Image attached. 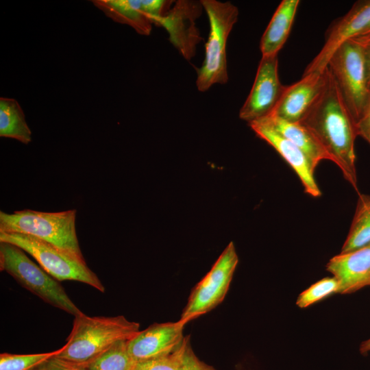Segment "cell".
I'll return each instance as SVG.
<instances>
[{"instance_id":"cell-1","label":"cell","mask_w":370,"mask_h":370,"mask_svg":"<svg viewBox=\"0 0 370 370\" xmlns=\"http://www.w3.org/2000/svg\"><path fill=\"white\" fill-rule=\"evenodd\" d=\"M301 123L314 135L345 179L358 193L356 125L328 67L325 86Z\"/></svg>"},{"instance_id":"cell-2","label":"cell","mask_w":370,"mask_h":370,"mask_svg":"<svg viewBox=\"0 0 370 370\" xmlns=\"http://www.w3.org/2000/svg\"><path fill=\"white\" fill-rule=\"evenodd\" d=\"M72 330L57 356L86 364L114 344L129 341L139 331L140 324L123 315L90 317L82 312L74 317Z\"/></svg>"},{"instance_id":"cell-3","label":"cell","mask_w":370,"mask_h":370,"mask_svg":"<svg viewBox=\"0 0 370 370\" xmlns=\"http://www.w3.org/2000/svg\"><path fill=\"white\" fill-rule=\"evenodd\" d=\"M76 210L47 212L25 209L0 211V232L29 235L84 259L75 230Z\"/></svg>"},{"instance_id":"cell-4","label":"cell","mask_w":370,"mask_h":370,"mask_svg":"<svg viewBox=\"0 0 370 370\" xmlns=\"http://www.w3.org/2000/svg\"><path fill=\"white\" fill-rule=\"evenodd\" d=\"M210 24L205 45V57L197 69L196 86L199 91H207L216 84L228 82L226 45L229 35L237 22L238 8L230 1L201 0Z\"/></svg>"},{"instance_id":"cell-5","label":"cell","mask_w":370,"mask_h":370,"mask_svg":"<svg viewBox=\"0 0 370 370\" xmlns=\"http://www.w3.org/2000/svg\"><path fill=\"white\" fill-rule=\"evenodd\" d=\"M0 270L49 305L74 317L82 312L70 299L60 282L33 262L15 245L0 242Z\"/></svg>"},{"instance_id":"cell-6","label":"cell","mask_w":370,"mask_h":370,"mask_svg":"<svg viewBox=\"0 0 370 370\" xmlns=\"http://www.w3.org/2000/svg\"><path fill=\"white\" fill-rule=\"evenodd\" d=\"M0 242L9 243L34 258L40 267L58 281L73 280L88 284L104 293L105 287L97 275L81 259L34 236L0 232Z\"/></svg>"},{"instance_id":"cell-7","label":"cell","mask_w":370,"mask_h":370,"mask_svg":"<svg viewBox=\"0 0 370 370\" xmlns=\"http://www.w3.org/2000/svg\"><path fill=\"white\" fill-rule=\"evenodd\" d=\"M327 67L356 125L362 115L369 91L359 38L354 37L341 45L331 56Z\"/></svg>"},{"instance_id":"cell-8","label":"cell","mask_w":370,"mask_h":370,"mask_svg":"<svg viewBox=\"0 0 370 370\" xmlns=\"http://www.w3.org/2000/svg\"><path fill=\"white\" fill-rule=\"evenodd\" d=\"M238 263L234 244L230 242L192 290L180 320L186 324L219 306L228 292Z\"/></svg>"},{"instance_id":"cell-9","label":"cell","mask_w":370,"mask_h":370,"mask_svg":"<svg viewBox=\"0 0 370 370\" xmlns=\"http://www.w3.org/2000/svg\"><path fill=\"white\" fill-rule=\"evenodd\" d=\"M284 87L278 75V55L262 56L252 88L239 111L240 119L249 124L270 116Z\"/></svg>"},{"instance_id":"cell-10","label":"cell","mask_w":370,"mask_h":370,"mask_svg":"<svg viewBox=\"0 0 370 370\" xmlns=\"http://www.w3.org/2000/svg\"><path fill=\"white\" fill-rule=\"evenodd\" d=\"M203 10L201 1L178 0L156 23L166 29L169 40L186 60L194 58L202 40L196 21Z\"/></svg>"},{"instance_id":"cell-11","label":"cell","mask_w":370,"mask_h":370,"mask_svg":"<svg viewBox=\"0 0 370 370\" xmlns=\"http://www.w3.org/2000/svg\"><path fill=\"white\" fill-rule=\"evenodd\" d=\"M185 325L180 320L153 323L127 341L128 352L135 362L169 355L184 344Z\"/></svg>"},{"instance_id":"cell-12","label":"cell","mask_w":370,"mask_h":370,"mask_svg":"<svg viewBox=\"0 0 370 370\" xmlns=\"http://www.w3.org/2000/svg\"><path fill=\"white\" fill-rule=\"evenodd\" d=\"M95 5L116 22L132 27L138 34L149 36L173 3L166 0H96Z\"/></svg>"},{"instance_id":"cell-13","label":"cell","mask_w":370,"mask_h":370,"mask_svg":"<svg viewBox=\"0 0 370 370\" xmlns=\"http://www.w3.org/2000/svg\"><path fill=\"white\" fill-rule=\"evenodd\" d=\"M327 79V67L322 71L304 74L297 82L285 86L271 116L291 123H301L321 93Z\"/></svg>"},{"instance_id":"cell-14","label":"cell","mask_w":370,"mask_h":370,"mask_svg":"<svg viewBox=\"0 0 370 370\" xmlns=\"http://www.w3.org/2000/svg\"><path fill=\"white\" fill-rule=\"evenodd\" d=\"M370 23V0L356 2L349 12L330 29L319 53L304 74L322 71L335 51L346 41L360 36Z\"/></svg>"},{"instance_id":"cell-15","label":"cell","mask_w":370,"mask_h":370,"mask_svg":"<svg viewBox=\"0 0 370 370\" xmlns=\"http://www.w3.org/2000/svg\"><path fill=\"white\" fill-rule=\"evenodd\" d=\"M249 125L259 138L275 149L293 169L306 193L314 197L321 196V190L314 178L316 167L299 147L282 136L264 120L251 123Z\"/></svg>"},{"instance_id":"cell-16","label":"cell","mask_w":370,"mask_h":370,"mask_svg":"<svg viewBox=\"0 0 370 370\" xmlns=\"http://www.w3.org/2000/svg\"><path fill=\"white\" fill-rule=\"evenodd\" d=\"M326 269L340 284V294L354 293L370 286V243L332 257Z\"/></svg>"},{"instance_id":"cell-17","label":"cell","mask_w":370,"mask_h":370,"mask_svg":"<svg viewBox=\"0 0 370 370\" xmlns=\"http://www.w3.org/2000/svg\"><path fill=\"white\" fill-rule=\"evenodd\" d=\"M299 3V0L281 1L262 36V56L278 54L289 36Z\"/></svg>"},{"instance_id":"cell-18","label":"cell","mask_w":370,"mask_h":370,"mask_svg":"<svg viewBox=\"0 0 370 370\" xmlns=\"http://www.w3.org/2000/svg\"><path fill=\"white\" fill-rule=\"evenodd\" d=\"M299 147L317 168L322 160L332 158L311 131L301 123H291L274 116L262 119Z\"/></svg>"},{"instance_id":"cell-19","label":"cell","mask_w":370,"mask_h":370,"mask_svg":"<svg viewBox=\"0 0 370 370\" xmlns=\"http://www.w3.org/2000/svg\"><path fill=\"white\" fill-rule=\"evenodd\" d=\"M0 136L14 138L25 145L32 141V131L15 99L0 98Z\"/></svg>"},{"instance_id":"cell-20","label":"cell","mask_w":370,"mask_h":370,"mask_svg":"<svg viewBox=\"0 0 370 370\" xmlns=\"http://www.w3.org/2000/svg\"><path fill=\"white\" fill-rule=\"evenodd\" d=\"M370 243V195L359 194L355 214L340 254L347 253Z\"/></svg>"},{"instance_id":"cell-21","label":"cell","mask_w":370,"mask_h":370,"mask_svg":"<svg viewBox=\"0 0 370 370\" xmlns=\"http://www.w3.org/2000/svg\"><path fill=\"white\" fill-rule=\"evenodd\" d=\"M127 341L116 343L88 363V370H132L136 362L130 355Z\"/></svg>"},{"instance_id":"cell-22","label":"cell","mask_w":370,"mask_h":370,"mask_svg":"<svg viewBox=\"0 0 370 370\" xmlns=\"http://www.w3.org/2000/svg\"><path fill=\"white\" fill-rule=\"evenodd\" d=\"M63 350V346L56 350L31 354L1 353L0 354V370H32L49 358L58 356Z\"/></svg>"},{"instance_id":"cell-23","label":"cell","mask_w":370,"mask_h":370,"mask_svg":"<svg viewBox=\"0 0 370 370\" xmlns=\"http://www.w3.org/2000/svg\"><path fill=\"white\" fill-rule=\"evenodd\" d=\"M340 284L334 276L323 278L299 294L296 304L305 308L333 295L339 293Z\"/></svg>"},{"instance_id":"cell-24","label":"cell","mask_w":370,"mask_h":370,"mask_svg":"<svg viewBox=\"0 0 370 370\" xmlns=\"http://www.w3.org/2000/svg\"><path fill=\"white\" fill-rule=\"evenodd\" d=\"M187 337L182 346L175 352L160 358L136 362L132 370H181Z\"/></svg>"},{"instance_id":"cell-25","label":"cell","mask_w":370,"mask_h":370,"mask_svg":"<svg viewBox=\"0 0 370 370\" xmlns=\"http://www.w3.org/2000/svg\"><path fill=\"white\" fill-rule=\"evenodd\" d=\"M32 370H88L86 364L78 363L53 356Z\"/></svg>"},{"instance_id":"cell-26","label":"cell","mask_w":370,"mask_h":370,"mask_svg":"<svg viewBox=\"0 0 370 370\" xmlns=\"http://www.w3.org/2000/svg\"><path fill=\"white\" fill-rule=\"evenodd\" d=\"M181 370H216L196 356L190 345L189 336L187 337L182 355Z\"/></svg>"},{"instance_id":"cell-27","label":"cell","mask_w":370,"mask_h":370,"mask_svg":"<svg viewBox=\"0 0 370 370\" xmlns=\"http://www.w3.org/2000/svg\"><path fill=\"white\" fill-rule=\"evenodd\" d=\"M357 136L370 145V88L362 115L356 124Z\"/></svg>"},{"instance_id":"cell-28","label":"cell","mask_w":370,"mask_h":370,"mask_svg":"<svg viewBox=\"0 0 370 370\" xmlns=\"http://www.w3.org/2000/svg\"><path fill=\"white\" fill-rule=\"evenodd\" d=\"M363 49L367 84L370 88V33L358 36Z\"/></svg>"},{"instance_id":"cell-29","label":"cell","mask_w":370,"mask_h":370,"mask_svg":"<svg viewBox=\"0 0 370 370\" xmlns=\"http://www.w3.org/2000/svg\"><path fill=\"white\" fill-rule=\"evenodd\" d=\"M360 351L362 354H367L370 352V338L361 343Z\"/></svg>"},{"instance_id":"cell-30","label":"cell","mask_w":370,"mask_h":370,"mask_svg":"<svg viewBox=\"0 0 370 370\" xmlns=\"http://www.w3.org/2000/svg\"><path fill=\"white\" fill-rule=\"evenodd\" d=\"M370 33V23L369 25L365 28V29L362 32V33L360 35H364L366 34Z\"/></svg>"}]
</instances>
